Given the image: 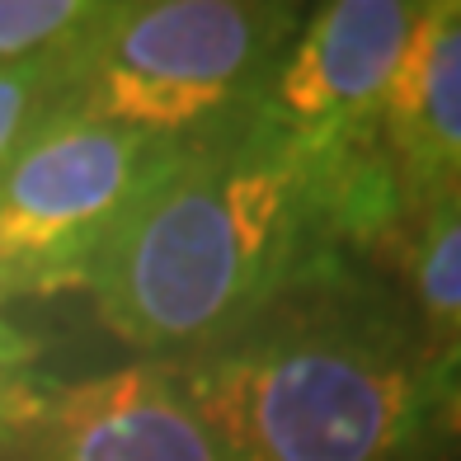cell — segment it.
Returning a JSON list of instances; mask_svg holds the SVG:
<instances>
[{
  "mask_svg": "<svg viewBox=\"0 0 461 461\" xmlns=\"http://www.w3.org/2000/svg\"><path fill=\"white\" fill-rule=\"evenodd\" d=\"M382 207L302 156L255 109L179 141L104 240L86 292L146 363H184L240 330L334 249H363Z\"/></svg>",
  "mask_w": 461,
  "mask_h": 461,
  "instance_id": "obj_1",
  "label": "cell"
},
{
  "mask_svg": "<svg viewBox=\"0 0 461 461\" xmlns=\"http://www.w3.org/2000/svg\"><path fill=\"white\" fill-rule=\"evenodd\" d=\"M443 363L395 287L334 249L170 367L230 461H461Z\"/></svg>",
  "mask_w": 461,
  "mask_h": 461,
  "instance_id": "obj_2",
  "label": "cell"
},
{
  "mask_svg": "<svg viewBox=\"0 0 461 461\" xmlns=\"http://www.w3.org/2000/svg\"><path fill=\"white\" fill-rule=\"evenodd\" d=\"M302 14L292 0H99L61 48L52 113L179 146L255 104Z\"/></svg>",
  "mask_w": 461,
  "mask_h": 461,
  "instance_id": "obj_3",
  "label": "cell"
},
{
  "mask_svg": "<svg viewBox=\"0 0 461 461\" xmlns=\"http://www.w3.org/2000/svg\"><path fill=\"white\" fill-rule=\"evenodd\" d=\"M175 141L48 113L0 160V306L86 287L104 240Z\"/></svg>",
  "mask_w": 461,
  "mask_h": 461,
  "instance_id": "obj_4",
  "label": "cell"
},
{
  "mask_svg": "<svg viewBox=\"0 0 461 461\" xmlns=\"http://www.w3.org/2000/svg\"><path fill=\"white\" fill-rule=\"evenodd\" d=\"M419 19L424 0L306 5L297 33L287 38L264 90L249 104L302 156L363 188L382 207V230L391 221V198L376 165V128Z\"/></svg>",
  "mask_w": 461,
  "mask_h": 461,
  "instance_id": "obj_5",
  "label": "cell"
},
{
  "mask_svg": "<svg viewBox=\"0 0 461 461\" xmlns=\"http://www.w3.org/2000/svg\"><path fill=\"white\" fill-rule=\"evenodd\" d=\"M0 461H230L170 363L43 382L0 429Z\"/></svg>",
  "mask_w": 461,
  "mask_h": 461,
  "instance_id": "obj_6",
  "label": "cell"
},
{
  "mask_svg": "<svg viewBox=\"0 0 461 461\" xmlns=\"http://www.w3.org/2000/svg\"><path fill=\"white\" fill-rule=\"evenodd\" d=\"M391 217L461 194V0H424L376 128Z\"/></svg>",
  "mask_w": 461,
  "mask_h": 461,
  "instance_id": "obj_7",
  "label": "cell"
},
{
  "mask_svg": "<svg viewBox=\"0 0 461 461\" xmlns=\"http://www.w3.org/2000/svg\"><path fill=\"white\" fill-rule=\"evenodd\" d=\"M363 259L395 287L438 348L461 344V194L391 217Z\"/></svg>",
  "mask_w": 461,
  "mask_h": 461,
  "instance_id": "obj_8",
  "label": "cell"
},
{
  "mask_svg": "<svg viewBox=\"0 0 461 461\" xmlns=\"http://www.w3.org/2000/svg\"><path fill=\"white\" fill-rule=\"evenodd\" d=\"M99 0H0V71L67 48Z\"/></svg>",
  "mask_w": 461,
  "mask_h": 461,
  "instance_id": "obj_9",
  "label": "cell"
},
{
  "mask_svg": "<svg viewBox=\"0 0 461 461\" xmlns=\"http://www.w3.org/2000/svg\"><path fill=\"white\" fill-rule=\"evenodd\" d=\"M61 90V48L0 71V160L52 113Z\"/></svg>",
  "mask_w": 461,
  "mask_h": 461,
  "instance_id": "obj_10",
  "label": "cell"
},
{
  "mask_svg": "<svg viewBox=\"0 0 461 461\" xmlns=\"http://www.w3.org/2000/svg\"><path fill=\"white\" fill-rule=\"evenodd\" d=\"M38 386V339L0 316V429L29 410Z\"/></svg>",
  "mask_w": 461,
  "mask_h": 461,
  "instance_id": "obj_11",
  "label": "cell"
},
{
  "mask_svg": "<svg viewBox=\"0 0 461 461\" xmlns=\"http://www.w3.org/2000/svg\"><path fill=\"white\" fill-rule=\"evenodd\" d=\"M443 395H447V429L461 438V344L447 348V363H443Z\"/></svg>",
  "mask_w": 461,
  "mask_h": 461,
  "instance_id": "obj_12",
  "label": "cell"
}]
</instances>
